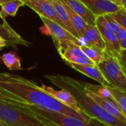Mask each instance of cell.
<instances>
[{
	"label": "cell",
	"mask_w": 126,
	"mask_h": 126,
	"mask_svg": "<svg viewBox=\"0 0 126 126\" xmlns=\"http://www.w3.org/2000/svg\"><path fill=\"white\" fill-rule=\"evenodd\" d=\"M0 89L17 98L21 103L75 117L86 123L90 120L88 116L76 112L44 92L34 81L19 75L0 72Z\"/></svg>",
	"instance_id": "6da1fadb"
},
{
	"label": "cell",
	"mask_w": 126,
	"mask_h": 126,
	"mask_svg": "<svg viewBox=\"0 0 126 126\" xmlns=\"http://www.w3.org/2000/svg\"><path fill=\"white\" fill-rule=\"evenodd\" d=\"M44 77L56 87L68 91L76 100L83 112L90 119H96L109 126H126L90 98L84 90V82L63 75H46Z\"/></svg>",
	"instance_id": "7a4b0ae2"
},
{
	"label": "cell",
	"mask_w": 126,
	"mask_h": 126,
	"mask_svg": "<svg viewBox=\"0 0 126 126\" xmlns=\"http://www.w3.org/2000/svg\"><path fill=\"white\" fill-rule=\"evenodd\" d=\"M0 123L7 126H49L19 104L0 100Z\"/></svg>",
	"instance_id": "3957f363"
},
{
	"label": "cell",
	"mask_w": 126,
	"mask_h": 126,
	"mask_svg": "<svg viewBox=\"0 0 126 126\" xmlns=\"http://www.w3.org/2000/svg\"><path fill=\"white\" fill-rule=\"evenodd\" d=\"M17 104H19L38 120L49 126H109L93 118H91L89 122L86 123L75 117L44 110L35 106H28L23 103Z\"/></svg>",
	"instance_id": "277c9868"
},
{
	"label": "cell",
	"mask_w": 126,
	"mask_h": 126,
	"mask_svg": "<svg viewBox=\"0 0 126 126\" xmlns=\"http://www.w3.org/2000/svg\"><path fill=\"white\" fill-rule=\"evenodd\" d=\"M97 66L111 87L126 94V74L120 58L106 49L101 62Z\"/></svg>",
	"instance_id": "5b68a950"
},
{
	"label": "cell",
	"mask_w": 126,
	"mask_h": 126,
	"mask_svg": "<svg viewBox=\"0 0 126 126\" xmlns=\"http://www.w3.org/2000/svg\"><path fill=\"white\" fill-rule=\"evenodd\" d=\"M55 47L66 63H75L86 66L95 65L83 52L81 47L74 42L65 41L55 45Z\"/></svg>",
	"instance_id": "8992f818"
},
{
	"label": "cell",
	"mask_w": 126,
	"mask_h": 126,
	"mask_svg": "<svg viewBox=\"0 0 126 126\" xmlns=\"http://www.w3.org/2000/svg\"><path fill=\"white\" fill-rule=\"evenodd\" d=\"M40 18H41V20L42 21V22L44 23V27L47 29L48 34L52 37L55 46L57 45L58 44L65 41H69L74 42L76 44L80 46L79 39L75 38V36H73L71 33H69L63 27H61V25L56 24L55 22L48 20L44 17H40Z\"/></svg>",
	"instance_id": "52a82bcc"
},
{
	"label": "cell",
	"mask_w": 126,
	"mask_h": 126,
	"mask_svg": "<svg viewBox=\"0 0 126 126\" xmlns=\"http://www.w3.org/2000/svg\"><path fill=\"white\" fill-rule=\"evenodd\" d=\"M81 1L96 18L115 13L121 8L111 0H81Z\"/></svg>",
	"instance_id": "ba28073f"
},
{
	"label": "cell",
	"mask_w": 126,
	"mask_h": 126,
	"mask_svg": "<svg viewBox=\"0 0 126 126\" xmlns=\"http://www.w3.org/2000/svg\"><path fill=\"white\" fill-rule=\"evenodd\" d=\"M40 87L44 92L50 94L52 97H54L55 100L59 101L63 105L69 107V109L75 111L79 114H85L81 110V109L80 108V106H78L75 97L68 91H66L64 89L55 90L52 87L48 86L45 84H42L41 86Z\"/></svg>",
	"instance_id": "9c48e42d"
},
{
	"label": "cell",
	"mask_w": 126,
	"mask_h": 126,
	"mask_svg": "<svg viewBox=\"0 0 126 126\" xmlns=\"http://www.w3.org/2000/svg\"><path fill=\"white\" fill-rule=\"evenodd\" d=\"M24 4L37 13L40 17H44L59 24L51 0H26Z\"/></svg>",
	"instance_id": "30bf717a"
},
{
	"label": "cell",
	"mask_w": 126,
	"mask_h": 126,
	"mask_svg": "<svg viewBox=\"0 0 126 126\" xmlns=\"http://www.w3.org/2000/svg\"><path fill=\"white\" fill-rule=\"evenodd\" d=\"M51 1L54 7L59 24L65 30H66L69 33H71L73 36L79 39V36L71 22L66 4L63 2L62 0H51Z\"/></svg>",
	"instance_id": "8fae6325"
},
{
	"label": "cell",
	"mask_w": 126,
	"mask_h": 126,
	"mask_svg": "<svg viewBox=\"0 0 126 126\" xmlns=\"http://www.w3.org/2000/svg\"><path fill=\"white\" fill-rule=\"evenodd\" d=\"M0 37L5 39L8 44V46L17 49L18 46L29 47L31 44L24 40L18 33H17L7 22L6 20L3 21L2 24H0Z\"/></svg>",
	"instance_id": "7c38bea8"
},
{
	"label": "cell",
	"mask_w": 126,
	"mask_h": 126,
	"mask_svg": "<svg viewBox=\"0 0 126 126\" xmlns=\"http://www.w3.org/2000/svg\"><path fill=\"white\" fill-rule=\"evenodd\" d=\"M82 38L86 47L96 49L101 52H103L106 49L105 42L96 26L88 25Z\"/></svg>",
	"instance_id": "4fadbf2b"
},
{
	"label": "cell",
	"mask_w": 126,
	"mask_h": 126,
	"mask_svg": "<svg viewBox=\"0 0 126 126\" xmlns=\"http://www.w3.org/2000/svg\"><path fill=\"white\" fill-rule=\"evenodd\" d=\"M74 13L81 17L89 26H96V17L89 9L80 0H62Z\"/></svg>",
	"instance_id": "5bb4252c"
},
{
	"label": "cell",
	"mask_w": 126,
	"mask_h": 126,
	"mask_svg": "<svg viewBox=\"0 0 126 126\" xmlns=\"http://www.w3.org/2000/svg\"><path fill=\"white\" fill-rule=\"evenodd\" d=\"M96 27L98 29L104 42L106 44V49L114 54L116 57L120 58V53L121 50L120 41L117 39L116 33L112 30H109L99 24L96 23Z\"/></svg>",
	"instance_id": "9a60e30c"
},
{
	"label": "cell",
	"mask_w": 126,
	"mask_h": 126,
	"mask_svg": "<svg viewBox=\"0 0 126 126\" xmlns=\"http://www.w3.org/2000/svg\"><path fill=\"white\" fill-rule=\"evenodd\" d=\"M66 64L69 65L73 69L97 81L98 83H100V85L111 87L109 83L106 80V79L103 76L102 73L100 72V71L97 65L86 66V65H80V64H75V63H66Z\"/></svg>",
	"instance_id": "2e32d148"
},
{
	"label": "cell",
	"mask_w": 126,
	"mask_h": 126,
	"mask_svg": "<svg viewBox=\"0 0 126 126\" xmlns=\"http://www.w3.org/2000/svg\"><path fill=\"white\" fill-rule=\"evenodd\" d=\"M84 87L86 89L92 92L93 94H94L98 97L111 103L114 108L120 109L115 99L113 97V96L111 95V94L109 89V86H102V85H94V84L84 82Z\"/></svg>",
	"instance_id": "e0dca14e"
},
{
	"label": "cell",
	"mask_w": 126,
	"mask_h": 126,
	"mask_svg": "<svg viewBox=\"0 0 126 126\" xmlns=\"http://www.w3.org/2000/svg\"><path fill=\"white\" fill-rule=\"evenodd\" d=\"M84 90H85V92L86 93V94L90 98H92L96 103H97L100 106H101L106 111H107L108 113H109L110 114H111L112 116H114L117 119L120 120V121L126 123V118L124 117V115L123 114V113L121 112V111L120 109L114 108L111 103H109L106 102V100L98 97L94 94H93L92 92L86 89L85 87H84Z\"/></svg>",
	"instance_id": "ac0fdd59"
},
{
	"label": "cell",
	"mask_w": 126,
	"mask_h": 126,
	"mask_svg": "<svg viewBox=\"0 0 126 126\" xmlns=\"http://www.w3.org/2000/svg\"><path fill=\"white\" fill-rule=\"evenodd\" d=\"M24 5V1L23 0H0V6L1 7L0 18L4 21L8 16H15L18 9Z\"/></svg>",
	"instance_id": "d6986e66"
},
{
	"label": "cell",
	"mask_w": 126,
	"mask_h": 126,
	"mask_svg": "<svg viewBox=\"0 0 126 126\" xmlns=\"http://www.w3.org/2000/svg\"><path fill=\"white\" fill-rule=\"evenodd\" d=\"M0 60L10 71H16L22 69L21 60L14 52H10L0 55Z\"/></svg>",
	"instance_id": "ffe728a7"
},
{
	"label": "cell",
	"mask_w": 126,
	"mask_h": 126,
	"mask_svg": "<svg viewBox=\"0 0 126 126\" xmlns=\"http://www.w3.org/2000/svg\"><path fill=\"white\" fill-rule=\"evenodd\" d=\"M66 10L68 11V13L69 15V17H70V20H71V22L75 30V31L77 32L78 36H79V38H82L83 33L85 32L87 27H88V24L84 21V20L80 17L78 15H77L75 13H74L69 7H68L66 5Z\"/></svg>",
	"instance_id": "44dd1931"
},
{
	"label": "cell",
	"mask_w": 126,
	"mask_h": 126,
	"mask_svg": "<svg viewBox=\"0 0 126 126\" xmlns=\"http://www.w3.org/2000/svg\"><path fill=\"white\" fill-rule=\"evenodd\" d=\"M109 89L113 97L115 99L121 112L126 118V94L113 87L109 86Z\"/></svg>",
	"instance_id": "7402d4cb"
},
{
	"label": "cell",
	"mask_w": 126,
	"mask_h": 126,
	"mask_svg": "<svg viewBox=\"0 0 126 126\" xmlns=\"http://www.w3.org/2000/svg\"><path fill=\"white\" fill-rule=\"evenodd\" d=\"M81 47V49L83 50V52H84V54L95 65H97L101 62V61L103 59V52L98 51L96 49L89 47L86 46H83V47Z\"/></svg>",
	"instance_id": "603a6c76"
},
{
	"label": "cell",
	"mask_w": 126,
	"mask_h": 126,
	"mask_svg": "<svg viewBox=\"0 0 126 126\" xmlns=\"http://www.w3.org/2000/svg\"><path fill=\"white\" fill-rule=\"evenodd\" d=\"M112 18L125 30H126V11L122 7L115 13L111 14Z\"/></svg>",
	"instance_id": "cb8c5ba5"
},
{
	"label": "cell",
	"mask_w": 126,
	"mask_h": 126,
	"mask_svg": "<svg viewBox=\"0 0 126 126\" xmlns=\"http://www.w3.org/2000/svg\"><path fill=\"white\" fill-rule=\"evenodd\" d=\"M0 100L5 101V102L10 103H14V104L21 103L20 101L17 98H16L13 96H11L10 94L4 92L1 89H0Z\"/></svg>",
	"instance_id": "d4e9b609"
},
{
	"label": "cell",
	"mask_w": 126,
	"mask_h": 126,
	"mask_svg": "<svg viewBox=\"0 0 126 126\" xmlns=\"http://www.w3.org/2000/svg\"><path fill=\"white\" fill-rule=\"evenodd\" d=\"M106 19L107 20V21L109 22V26L111 29V30L114 32V33H117L121 28V26L112 18V16L111 15H106L104 16Z\"/></svg>",
	"instance_id": "484cf974"
},
{
	"label": "cell",
	"mask_w": 126,
	"mask_h": 126,
	"mask_svg": "<svg viewBox=\"0 0 126 126\" xmlns=\"http://www.w3.org/2000/svg\"><path fill=\"white\" fill-rule=\"evenodd\" d=\"M116 35H117V39L119 40V41L126 40V30H125L124 28H123L121 27L120 30L116 33Z\"/></svg>",
	"instance_id": "4316f807"
},
{
	"label": "cell",
	"mask_w": 126,
	"mask_h": 126,
	"mask_svg": "<svg viewBox=\"0 0 126 126\" xmlns=\"http://www.w3.org/2000/svg\"><path fill=\"white\" fill-rule=\"evenodd\" d=\"M114 1L126 11V0H114Z\"/></svg>",
	"instance_id": "83f0119b"
},
{
	"label": "cell",
	"mask_w": 126,
	"mask_h": 126,
	"mask_svg": "<svg viewBox=\"0 0 126 126\" xmlns=\"http://www.w3.org/2000/svg\"><path fill=\"white\" fill-rule=\"evenodd\" d=\"M7 47H8V44H7V41L5 39H4L3 38L0 37V51Z\"/></svg>",
	"instance_id": "f1b7e54d"
},
{
	"label": "cell",
	"mask_w": 126,
	"mask_h": 126,
	"mask_svg": "<svg viewBox=\"0 0 126 126\" xmlns=\"http://www.w3.org/2000/svg\"><path fill=\"white\" fill-rule=\"evenodd\" d=\"M120 61L122 64L126 65V56L125 55H120Z\"/></svg>",
	"instance_id": "f546056e"
},
{
	"label": "cell",
	"mask_w": 126,
	"mask_h": 126,
	"mask_svg": "<svg viewBox=\"0 0 126 126\" xmlns=\"http://www.w3.org/2000/svg\"><path fill=\"white\" fill-rule=\"evenodd\" d=\"M120 44L121 49H126V40H123V41H120Z\"/></svg>",
	"instance_id": "4dcf8cb0"
},
{
	"label": "cell",
	"mask_w": 126,
	"mask_h": 126,
	"mask_svg": "<svg viewBox=\"0 0 126 126\" xmlns=\"http://www.w3.org/2000/svg\"><path fill=\"white\" fill-rule=\"evenodd\" d=\"M120 55H125V56H126V49H121V50H120Z\"/></svg>",
	"instance_id": "1f68e13d"
},
{
	"label": "cell",
	"mask_w": 126,
	"mask_h": 126,
	"mask_svg": "<svg viewBox=\"0 0 126 126\" xmlns=\"http://www.w3.org/2000/svg\"><path fill=\"white\" fill-rule=\"evenodd\" d=\"M121 64H122V63H121ZM122 66H123V69H124V71H125V72H126V65L122 64Z\"/></svg>",
	"instance_id": "d6a6232c"
},
{
	"label": "cell",
	"mask_w": 126,
	"mask_h": 126,
	"mask_svg": "<svg viewBox=\"0 0 126 126\" xmlns=\"http://www.w3.org/2000/svg\"><path fill=\"white\" fill-rule=\"evenodd\" d=\"M0 126H5V125H4V124H1V123H0Z\"/></svg>",
	"instance_id": "836d02e7"
},
{
	"label": "cell",
	"mask_w": 126,
	"mask_h": 126,
	"mask_svg": "<svg viewBox=\"0 0 126 126\" xmlns=\"http://www.w3.org/2000/svg\"></svg>",
	"instance_id": "e575fe53"
}]
</instances>
